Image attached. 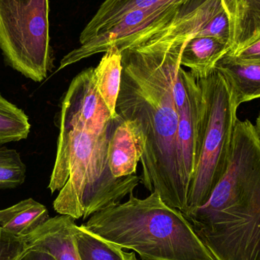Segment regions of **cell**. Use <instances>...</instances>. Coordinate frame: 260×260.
Instances as JSON below:
<instances>
[{
  "label": "cell",
  "mask_w": 260,
  "mask_h": 260,
  "mask_svg": "<svg viewBox=\"0 0 260 260\" xmlns=\"http://www.w3.org/2000/svg\"><path fill=\"white\" fill-rule=\"evenodd\" d=\"M49 0H0V49L15 71L41 82L53 68Z\"/></svg>",
  "instance_id": "obj_6"
},
{
  "label": "cell",
  "mask_w": 260,
  "mask_h": 260,
  "mask_svg": "<svg viewBox=\"0 0 260 260\" xmlns=\"http://www.w3.org/2000/svg\"><path fill=\"white\" fill-rule=\"evenodd\" d=\"M25 250L24 240L0 229V260H17Z\"/></svg>",
  "instance_id": "obj_21"
},
{
  "label": "cell",
  "mask_w": 260,
  "mask_h": 260,
  "mask_svg": "<svg viewBox=\"0 0 260 260\" xmlns=\"http://www.w3.org/2000/svg\"><path fill=\"white\" fill-rule=\"evenodd\" d=\"M17 260H56L51 255L41 250L26 249Z\"/></svg>",
  "instance_id": "obj_23"
},
{
  "label": "cell",
  "mask_w": 260,
  "mask_h": 260,
  "mask_svg": "<svg viewBox=\"0 0 260 260\" xmlns=\"http://www.w3.org/2000/svg\"><path fill=\"white\" fill-rule=\"evenodd\" d=\"M75 239L81 260H125L126 252L82 226H76Z\"/></svg>",
  "instance_id": "obj_18"
},
{
  "label": "cell",
  "mask_w": 260,
  "mask_h": 260,
  "mask_svg": "<svg viewBox=\"0 0 260 260\" xmlns=\"http://www.w3.org/2000/svg\"><path fill=\"white\" fill-rule=\"evenodd\" d=\"M82 228L141 260H214L183 212L167 204L157 192L145 199L133 193L90 217Z\"/></svg>",
  "instance_id": "obj_4"
},
{
  "label": "cell",
  "mask_w": 260,
  "mask_h": 260,
  "mask_svg": "<svg viewBox=\"0 0 260 260\" xmlns=\"http://www.w3.org/2000/svg\"><path fill=\"white\" fill-rule=\"evenodd\" d=\"M122 70L121 52L114 46L105 52L93 73L98 90L114 118L118 116L116 106L120 93Z\"/></svg>",
  "instance_id": "obj_17"
},
{
  "label": "cell",
  "mask_w": 260,
  "mask_h": 260,
  "mask_svg": "<svg viewBox=\"0 0 260 260\" xmlns=\"http://www.w3.org/2000/svg\"><path fill=\"white\" fill-rule=\"evenodd\" d=\"M214 260H260V141L237 120L229 168L206 204L184 215Z\"/></svg>",
  "instance_id": "obj_2"
},
{
  "label": "cell",
  "mask_w": 260,
  "mask_h": 260,
  "mask_svg": "<svg viewBox=\"0 0 260 260\" xmlns=\"http://www.w3.org/2000/svg\"><path fill=\"white\" fill-rule=\"evenodd\" d=\"M229 52L228 42L215 37H193L186 40L180 66L187 67L197 79L208 77L218 61Z\"/></svg>",
  "instance_id": "obj_14"
},
{
  "label": "cell",
  "mask_w": 260,
  "mask_h": 260,
  "mask_svg": "<svg viewBox=\"0 0 260 260\" xmlns=\"http://www.w3.org/2000/svg\"><path fill=\"white\" fill-rule=\"evenodd\" d=\"M215 69L225 79L238 108L260 99V62H239L224 55Z\"/></svg>",
  "instance_id": "obj_13"
},
{
  "label": "cell",
  "mask_w": 260,
  "mask_h": 260,
  "mask_svg": "<svg viewBox=\"0 0 260 260\" xmlns=\"http://www.w3.org/2000/svg\"><path fill=\"white\" fill-rule=\"evenodd\" d=\"M120 117L102 133L79 127L59 129L56 160L48 189L59 191L53 209L59 215L85 220L133 193L137 175L114 177L108 162L110 139Z\"/></svg>",
  "instance_id": "obj_3"
},
{
  "label": "cell",
  "mask_w": 260,
  "mask_h": 260,
  "mask_svg": "<svg viewBox=\"0 0 260 260\" xmlns=\"http://www.w3.org/2000/svg\"><path fill=\"white\" fill-rule=\"evenodd\" d=\"M30 131L25 113L0 94V145L27 139Z\"/></svg>",
  "instance_id": "obj_19"
},
{
  "label": "cell",
  "mask_w": 260,
  "mask_h": 260,
  "mask_svg": "<svg viewBox=\"0 0 260 260\" xmlns=\"http://www.w3.org/2000/svg\"><path fill=\"white\" fill-rule=\"evenodd\" d=\"M76 226L74 218L70 215L50 218L23 238L26 249L46 252L56 260H81L75 239Z\"/></svg>",
  "instance_id": "obj_11"
},
{
  "label": "cell",
  "mask_w": 260,
  "mask_h": 260,
  "mask_svg": "<svg viewBox=\"0 0 260 260\" xmlns=\"http://www.w3.org/2000/svg\"><path fill=\"white\" fill-rule=\"evenodd\" d=\"M183 4L141 9L126 14L99 32L91 41L66 55L60 61L58 70L93 55L105 53L114 46L123 51L139 37L154 29L165 27L176 16Z\"/></svg>",
  "instance_id": "obj_7"
},
{
  "label": "cell",
  "mask_w": 260,
  "mask_h": 260,
  "mask_svg": "<svg viewBox=\"0 0 260 260\" xmlns=\"http://www.w3.org/2000/svg\"><path fill=\"white\" fill-rule=\"evenodd\" d=\"M49 218L46 206L29 198L0 210V229L23 239L35 232Z\"/></svg>",
  "instance_id": "obj_16"
},
{
  "label": "cell",
  "mask_w": 260,
  "mask_h": 260,
  "mask_svg": "<svg viewBox=\"0 0 260 260\" xmlns=\"http://www.w3.org/2000/svg\"><path fill=\"white\" fill-rule=\"evenodd\" d=\"M174 96L179 116L178 140L185 182L189 185L198 162L199 140L203 114V91L190 71L179 69L174 83Z\"/></svg>",
  "instance_id": "obj_9"
},
{
  "label": "cell",
  "mask_w": 260,
  "mask_h": 260,
  "mask_svg": "<svg viewBox=\"0 0 260 260\" xmlns=\"http://www.w3.org/2000/svg\"><path fill=\"white\" fill-rule=\"evenodd\" d=\"M188 38L152 34L121 52V84L116 112L137 123L145 139L141 183L183 213L187 209L178 140L179 116L174 83Z\"/></svg>",
  "instance_id": "obj_1"
},
{
  "label": "cell",
  "mask_w": 260,
  "mask_h": 260,
  "mask_svg": "<svg viewBox=\"0 0 260 260\" xmlns=\"http://www.w3.org/2000/svg\"><path fill=\"white\" fill-rule=\"evenodd\" d=\"M145 148V136L137 123L120 117L108 146V162L113 176L121 178L136 174Z\"/></svg>",
  "instance_id": "obj_10"
},
{
  "label": "cell",
  "mask_w": 260,
  "mask_h": 260,
  "mask_svg": "<svg viewBox=\"0 0 260 260\" xmlns=\"http://www.w3.org/2000/svg\"><path fill=\"white\" fill-rule=\"evenodd\" d=\"M229 24V52L233 56L260 39V0H221Z\"/></svg>",
  "instance_id": "obj_12"
},
{
  "label": "cell",
  "mask_w": 260,
  "mask_h": 260,
  "mask_svg": "<svg viewBox=\"0 0 260 260\" xmlns=\"http://www.w3.org/2000/svg\"><path fill=\"white\" fill-rule=\"evenodd\" d=\"M230 56L239 62H260V39Z\"/></svg>",
  "instance_id": "obj_22"
},
{
  "label": "cell",
  "mask_w": 260,
  "mask_h": 260,
  "mask_svg": "<svg viewBox=\"0 0 260 260\" xmlns=\"http://www.w3.org/2000/svg\"><path fill=\"white\" fill-rule=\"evenodd\" d=\"M93 73V67L86 69L70 83L61 102L58 118L59 129L79 127L102 133L116 118L101 96L94 83Z\"/></svg>",
  "instance_id": "obj_8"
},
{
  "label": "cell",
  "mask_w": 260,
  "mask_h": 260,
  "mask_svg": "<svg viewBox=\"0 0 260 260\" xmlns=\"http://www.w3.org/2000/svg\"><path fill=\"white\" fill-rule=\"evenodd\" d=\"M203 91V110L199 140L198 162L189 185V213L206 204L227 171L232 155L238 107L225 79L218 70L197 79Z\"/></svg>",
  "instance_id": "obj_5"
},
{
  "label": "cell",
  "mask_w": 260,
  "mask_h": 260,
  "mask_svg": "<svg viewBox=\"0 0 260 260\" xmlns=\"http://www.w3.org/2000/svg\"><path fill=\"white\" fill-rule=\"evenodd\" d=\"M26 166L19 153L0 147V189H15L25 181Z\"/></svg>",
  "instance_id": "obj_20"
},
{
  "label": "cell",
  "mask_w": 260,
  "mask_h": 260,
  "mask_svg": "<svg viewBox=\"0 0 260 260\" xmlns=\"http://www.w3.org/2000/svg\"><path fill=\"white\" fill-rule=\"evenodd\" d=\"M255 130L260 141V113L256 120V124L254 125Z\"/></svg>",
  "instance_id": "obj_24"
},
{
  "label": "cell",
  "mask_w": 260,
  "mask_h": 260,
  "mask_svg": "<svg viewBox=\"0 0 260 260\" xmlns=\"http://www.w3.org/2000/svg\"><path fill=\"white\" fill-rule=\"evenodd\" d=\"M125 260H138L137 258H136V255L133 252H131V253H127L126 252V258H125Z\"/></svg>",
  "instance_id": "obj_25"
},
{
  "label": "cell",
  "mask_w": 260,
  "mask_h": 260,
  "mask_svg": "<svg viewBox=\"0 0 260 260\" xmlns=\"http://www.w3.org/2000/svg\"><path fill=\"white\" fill-rule=\"evenodd\" d=\"M188 0H105L80 35L81 45L129 12L159 6L180 5Z\"/></svg>",
  "instance_id": "obj_15"
}]
</instances>
